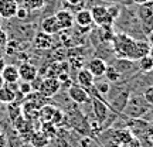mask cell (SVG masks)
<instances>
[{
	"label": "cell",
	"mask_w": 153,
	"mask_h": 147,
	"mask_svg": "<svg viewBox=\"0 0 153 147\" xmlns=\"http://www.w3.org/2000/svg\"><path fill=\"white\" fill-rule=\"evenodd\" d=\"M111 43L114 45V51L118 58H126L131 61H137L143 55H148L150 48L148 41L135 40L126 33H115Z\"/></svg>",
	"instance_id": "obj_1"
},
{
	"label": "cell",
	"mask_w": 153,
	"mask_h": 147,
	"mask_svg": "<svg viewBox=\"0 0 153 147\" xmlns=\"http://www.w3.org/2000/svg\"><path fill=\"white\" fill-rule=\"evenodd\" d=\"M152 106L145 100L142 95H131L122 113H125L129 119H140L146 113H149Z\"/></svg>",
	"instance_id": "obj_2"
},
{
	"label": "cell",
	"mask_w": 153,
	"mask_h": 147,
	"mask_svg": "<svg viewBox=\"0 0 153 147\" xmlns=\"http://www.w3.org/2000/svg\"><path fill=\"white\" fill-rule=\"evenodd\" d=\"M137 17L142 24L143 31L148 34L153 30V0H149L137 7Z\"/></svg>",
	"instance_id": "obj_3"
},
{
	"label": "cell",
	"mask_w": 153,
	"mask_h": 147,
	"mask_svg": "<svg viewBox=\"0 0 153 147\" xmlns=\"http://www.w3.org/2000/svg\"><path fill=\"white\" fill-rule=\"evenodd\" d=\"M60 89H61V82L58 81V78L47 76V78H44L43 81L40 82L38 92L43 93L45 98H51V96H55L57 93L60 92Z\"/></svg>",
	"instance_id": "obj_4"
},
{
	"label": "cell",
	"mask_w": 153,
	"mask_h": 147,
	"mask_svg": "<svg viewBox=\"0 0 153 147\" xmlns=\"http://www.w3.org/2000/svg\"><path fill=\"white\" fill-rule=\"evenodd\" d=\"M91 16H92V20H94V24L97 26H112L114 24V18L109 16L108 13V9L102 4H98V6H94L91 9Z\"/></svg>",
	"instance_id": "obj_5"
},
{
	"label": "cell",
	"mask_w": 153,
	"mask_h": 147,
	"mask_svg": "<svg viewBox=\"0 0 153 147\" xmlns=\"http://www.w3.org/2000/svg\"><path fill=\"white\" fill-rule=\"evenodd\" d=\"M68 96L76 105H85L88 102H91V96H89L88 91L84 89L82 86H79L78 83L68 86Z\"/></svg>",
	"instance_id": "obj_6"
},
{
	"label": "cell",
	"mask_w": 153,
	"mask_h": 147,
	"mask_svg": "<svg viewBox=\"0 0 153 147\" xmlns=\"http://www.w3.org/2000/svg\"><path fill=\"white\" fill-rule=\"evenodd\" d=\"M91 102H92V108H94V113H95V119L97 122H99L101 125L105 122V119L108 117L111 109H109V105L106 103L105 100H101L98 98H94L91 96Z\"/></svg>",
	"instance_id": "obj_7"
},
{
	"label": "cell",
	"mask_w": 153,
	"mask_h": 147,
	"mask_svg": "<svg viewBox=\"0 0 153 147\" xmlns=\"http://www.w3.org/2000/svg\"><path fill=\"white\" fill-rule=\"evenodd\" d=\"M19 68V76L22 81H26V82H33L36 78L38 76V68L30 62H23Z\"/></svg>",
	"instance_id": "obj_8"
},
{
	"label": "cell",
	"mask_w": 153,
	"mask_h": 147,
	"mask_svg": "<svg viewBox=\"0 0 153 147\" xmlns=\"http://www.w3.org/2000/svg\"><path fill=\"white\" fill-rule=\"evenodd\" d=\"M16 83H4L0 88V103L10 105L13 102H16L17 99V88L14 86Z\"/></svg>",
	"instance_id": "obj_9"
},
{
	"label": "cell",
	"mask_w": 153,
	"mask_h": 147,
	"mask_svg": "<svg viewBox=\"0 0 153 147\" xmlns=\"http://www.w3.org/2000/svg\"><path fill=\"white\" fill-rule=\"evenodd\" d=\"M106 66H108V64L105 62V60L99 58V57H95V58L88 61L87 69L92 74L94 78H101V76H104Z\"/></svg>",
	"instance_id": "obj_10"
},
{
	"label": "cell",
	"mask_w": 153,
	"mask_h": 147,
	"mask_svg": "<svg viewBox=\"0 0 153 147\" xmlns=\"http://www.w3.org/2000/svg\"><path fill=\"white\" fill-rule=\"evenodd\" d=\"M129 96H131L129 91H120L109 103V109L116 112V113H122L123 109H125L126 103H128V100H129Z\"/></svg>",
	"instance_id": "obj_11"
},
{
	"label": "cell",
	"mask_w": 153,
	"mask_h": 147,
	"mask_svg": "<svg viewBox=\"0 0 153 147\" xmlns=\"http://www.w3.org/2000/svg\"><path fill=\"white\" fill-rule=\"evenodd\" d=\"M54 16H55V18H57L58 24H60L61 31H62V30H70V28L74 26V23H75L74 21V14H72L71 11L65 10V9L58 10Z\"/></svg>",
	"instance_id": "obj_12"
},
{
	"label": "cell",
	"mask_w": 153,
	"mask_h": 147,
	"mask_svg": "<svg viewBox=\"0 0 153 147\" xmlns=\"http://www.w3.org/2000/svg\"><path fill=\"white\" fill-rule=\"evenodd\" d=\"M132 137H133V133H132L131 129H128V127H122V129H116V130L112 131L111 142L115 143L118 147H120L123 143L129 142Z\"/></svg>",
	"instance_id": "obj_13"
},
{
	"label": "cell",
	"mask_w": 153,
	"mask_h": 147,
	"mask_svg": "<svg viewBox=\"0 0 153 147\" xmlns=\"http://www.w3.org/2000/svg\"><path fill=\"white\" fill-rule=\"evenodd\" d=\"M19 9L16 0H0V16L3 18L16 17V11Z\"/></svg>",
	"instance_id": "obj_14"
},
{
	"label": "cell",
	"mask_w": 153,
	"mask_h": 147,
	"mask_svg": "<svg viewBox=\"0 0 153 147\" xmlns=\"http://www.w3.org/2000/svg\"><path fill=\"white\" fill-rule=\"evenodd\" d=\"M41 31L50 34V35H54V34H58L61 31V27L55 16H48L45 17L43 21H41Z\"/></svg>",
	"instance_id": "obj_15"
},
{
	"label": "cell",
	"mask_w": 153,
	"mask_h": 147,
	"mask_svg": "<svg viewBox=\"0 0 153 147\" xmlns=\"http://www.w3.org/2000/svg\"><path fill=\"white\" fill-rule=\"evenodd\" d=\"M1 76L4 79V83H17L20 76H19V68L16 65H4L1 68Z\"/></svg>",
	"instance_id": "obj_16"
},
{
	"label": "cell",
	"mask_w": 153,
	"mask_h": 147,
	"mask_svg": "<svg viewBox=\"0 0 153 147\" xmlns=\"http://www.w3.org/2000/svg\"><path fill=\"white\" fill-rule=\"evenodd\" d=\"M76 83L82 86L84 89H89V88L94 86L95 83V78L91 72L88 71L87 68H82L78 71V75H76Z\"/></svg>",
	"instance_id": "obj_17"
},
{
	"label": "cell",
	"mask_w": 153,
	"mask_h": 147,
	"mask_svg": "<svg viewBox=\"0 0 153 147\" xmlns=\"http://www.w3.org/2000/svg\"><path fill=\"white\" fill-rule=\"evenodd\" d=\"M74 21L82 28L92 26L94 20H92V16H91V10H88V9H81V10H78V13L74 16Z\"/></svg>",
	"instance_id": "obj_18"
},
{
	"label": "cell",
	"mask_w": 153,
	"mask_h": 147,
	"mask_svg": "<svg viewBox=\"0 0 153 147\" xmlns=\"http://www.w3.org/2000/svg\"><path fill=\"white\" fill-rule=\"evenodd\" d=\"M53 45V35L44 33V31H38L34 37V47L38 49H48Z\"/></svg>",
	"instance_id": "obj_19"
},
{
	"label": "cell",
	"mask_w": 153,
	"mask_h": 147,
	"mask_svg": "<svg viewBox=\"0 0 153 147\" xmlns=\"http://www.w3.org/2000/svg\"><path fill=\"white\" fill-rule=\"evenodd\" d=\"M30 144L33 147H45L50 144V139L45 136L41 130L36 131V133H33L31 137H30Z\"/></svg>",
	"instance_id": "obj_20"
},
{
	"label": "cell",
	"mask_w": 153,
	"mask_h": 147,
	"mask_svg": "<svg viewBox=\"0 0 153 147\" xmlns=\"http://www.w3.org/2000/svg\"><path fill=\"white\" fill-rule=\"evenodd\" d=\"M57 108L51 106V105H44L38 109V117L41 119V122H51L53 116H54Z\"/></svg>",
	"instance_id": "obj_21"
},
{
	"label": "cell",
	"mask_w": 153,
	"mask_h": 147,
	"mask_svg": "<svg viewBox=\"0 0 153 147\" xmlns=\"http://www.w3.org/2000/svg\"><path fill=\"white\" fill-rule=\"evenodd\" d=\"M40 130L43 131L50 140L57 136V126H55L53 122H43V125H41V129H40Z\"/></svg>",
	"instance_id": "obj_22"
},
{
	"label": "cell",
	"mask_w": 153,
	"mask_h": 147,
	"mask_svg": "<svg viewBox=\"0 0 153 147\" xmlns=\"http://www.w3.org/2000/svg\"><path fill=\"white\" fill-rule=\"evenodd\" d=\"M104 75H105V78H106V81H109V82H118L120 78H122V74H120L114 65L106 66Z\"/></svg>",
	"instance_id": "obj_23"
},
{
	"label": "cell",
	"mask_w": 153,
	"mask_h": 147,
	"mask_svg": "<svg viewBox=\"0 0 153 147\" xmlns=\"http://www.w3.org/2000/svg\"><path fill=\"white\" fill-rule=\"evenodd\" d=\"M139 62V69L142 72H152L153 71V60L149 55H143L142 58L137 60Z\"/></svg>",
	"instance_id": "obj_24"
},
{
	"label": "cell",
	"mask_w": 153,
	"mask_h": 147,
	"mask_svg": "<svg viewBox=\"0 0 153 147\" xmlns=\"http://www.w3.org/2000/svg\"><path fill=\"white\" fill-rule=\"evenodd\" d=\"M94 88L97 89V92L98 93H105L109 92V81H105V82H97V83H94Z\"/></svg>",
	"instance_id": "obj_25"
},
{
	"label": "cell",
	"mask_w": 153,
	"mask_h": 147,
	"mask_svg": "<svg viewBox=\"0 0 153 147\" xmlns=\"http://www.w3.org/2000/svg\"><path fill=\"white\" fill-rule=\"evenodd\" d=\"M27 1V7L28 11L30 10H38V9H41L44 7V3H45V0H26Z\"/></svg>",
	"instance_id": "obj_26"
},
{
	"label": "cell",
	"mask_w": 153,
	"mask_h": 147,
	"mask_svg": "<svg viewBox=\"0 0 153 147\" xmlns=\"http://www.w3.org/2000/svg\"><path fill=\"white\" fill-rule=\"evenodd\" d=\"M17 91H20L23 95H28L30 92H33V88H31V82H26L23 81L19 86H17Z\"/></svg>",
	"instance_id": "obj_27"
},
{
	"label": "cell",
	"mask_w": 153,
	"mask_h": 147,
	"mask_svg": "<svg viewBox=\"0 0 153 147\" xmlns=\"http://www.w3.org/2000/svg\"><path fill=\"white\" fill-rule=\"evenodd\" d=\"M142 96L145 98V100H146V102L153 108V85H150V86H148L146 89H145V92H143Z\"/></svg>",
	"instance_id": "obj_28"
},
{
	"label": "cell",
	"mask_w": 153,
	"mask_h": 147,
	"mask_svg": "<svg viewBox=\"0 0 153 147\" xmlns=\"http://www.w3.org/2000/svg\"><path fill=\"white\" fill-rule=\"evenodd\" d=\"M108 9V13H109V16L114 18V21H116V18L120 16V7L116 4H111L109 7H106Z\"/></svg>",
	"instance_id": "obj_29"
},
{
	"label": "cell",
	"mask_w": 153,
	"mask_h": 147,
	"mask_svg": "<svg viewBox=\"0 0 153 147\" xmlns=\"http://www.w3.org/2000/svg\"><path fill=\"white\" fill-rule=\"evenodd\" d=\"M120 147H142V142H140V139L139 137H132L129 142H126V143H123Z\"/></svg>",
	"instance_id": "obj_30"
},
{
	"label": "cell",
	"mask_w": 153,
	"mask_h": 147,
	"mask_svg": "<svg viewBox=\"0 0 153 147\" xmlns=\"http://www.w3.org/2000/svg\"><path fill=\"white\" fill-rule=\"evenodd\" d=\"M28 16V9L27 7H19L16 11V17L19 20H26Z\"/></svg>",
	"instance_id": "obj_31"
},
{
	"label": "cell",
	"mask_w": 153,
	"mask_h": 147,
	"mask_svg": "<svg viewBox=\"0 0 153 147\" xmlns=\"http://www.w3.org/2000/svg\"><path fill=\"white\" fill-rule=\"evenodd\" d=\"M6 44H7V33L0 27V48L6 47Z\"/></svg>",
	"instance_id": "obj_32"
},
{
	"label": "cell",
	"mask_w": 153,
	"mask_h": 147,
	"mask_svg": "<svg viewBox=\"0 0 153 147\" xmlns=\"http://www.w3.org/2000/svg\"><path fill=\"white\" fill-rule=\"evenodd\" d=\"M84 0H67V3L70 6H81Z\"/></svg>",
	"instance_id": "obj_33"
},
{
	"label": "cell",
	"mask_w": 153,
	"mask_h": 147,
	"mask_svg": "<svg viewBox=\"0 0 153 147\" xmlns=\"http://www.w3.org/2000/svg\"><path fill=\"white\" fill-rule=\"evenodd\" d=\"M148 43L149 45H153V30L148 33Z\"/></svg>",
	"instance_id": "obj_34"
},
{
	"label": "cell",
	"mask_w": 153,
	"mask_h": 147,
	"mask_svg": "<svg viewBox=\"0 0 153 147\" xmlns=\"http://www.w3.org/2000/svg\"><path fill=\"white\" fill-rule=\"evenodd\" d=\"M132 1H133V3H135V4H143V3H146V1H149V0H132Z\"/></svg>",
	"instance_id": "obj_35"
},
{
	"label": "cell",
	"mask_w": 153,
	"mask_h": 147,
	"mask_svg": "<svg viewBox=\"0 0 153 147\" xmlns=\"http://www.w3.org/2000/svg\"><path fill=\"white\" fill-rule=\"evenodd\" d=\"M148 55H149V57H150V58H152V60H153V45H150V48H149V52H148Z\"/></svg>",
	"instance_id": "obj_36"
},
{
	"label": "cell",
	"mask_w": 153,
	"mask_h": 147,
	"mask_svg": "<svg viewBox=\"0 0 153 147\" xmlns=\"http://www.w3.org/2000/svg\"><path fill=\"white\" fill-rule=\"evenodd\" d=\"M4 66V60H3V57L0 55V71H1V68Z\"/></svg>",
	"instance_id": "obj_37"
},
{
	"label": "cell",
	"mask_w": 153,
	"mask_h": 147,
	"mask_svg": "<svg viewBox=\"0 0 153 147\" xmlns=\"http://www.w3.org/2000/svg\"><path fill=\"white\" fill-rule=\"evenodd\" d=\"M4 85V79H3V76H1V72H0V88Z\"/></svg>",
	"instance_id": "obj_38"
},
{
	"label": "cell",
	"mask_w": 153,
	"mask_h": 147,
	"mask_svg": "<svg viewBox=\"0 0 153 147\" xmlns=\"http://www.w3.org/2000/svg\"><path fill=\"white\" fill-rule=\"evenodd\" d=\"M150 120H152V123H153V112H152V116H150Z\"/></svg>",
	"instance_id": "obj_39"
},
{
	"label": "cell",
	"mask_w": 153,
	"mask_h": 147,
	"mask_svg": "<svg viewBox=\"0 0 153 147\" xmlns=\"http://www.w3.org/2000/svg\"><path fill=\"white\" fill-rule=\"evenodd\" d=\"M1 20H3V17H1V16H0V23H1Z\"/></svg>",
	"instance_id": "obj_40"
}]
</instances>
